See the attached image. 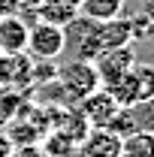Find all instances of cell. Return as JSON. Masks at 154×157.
<instances>
[{
  "label": "cell",
  "mask_w": 154,
  "mask_h": 157,
  "mask_svg": "<svg viewBox=\"0 0 154 157\" xmlns=\"http://www.w3.org/2000/svg\"><path fill=\"white\" fill-rule=\"evenodd\" d=\"M67 33V48L73 52V58L79 60H94L103 52V42H100V21H91L85 15H76L64 27Z\"/></svg>",
  "instance_id": "277c9868"
},
{
  "label": "cell",
  "mask_w": 154,
  "mask_h": 157,
  "mask_svg": "<svg viewBox=\"0 0 154 157\" xmlns=\"http://www.w3.org/2000/svg\"><path fill=\"white\" fill-rule=\"evenodd\" d=\"M133 63H136V48H133V42H130V45H118V48H103V52L94 58L97 76H100V88L115 85V82L124 76Z\"/></svg>",
  "instance_id": "5b68a950"
},
{
  "label": "cell",
  "mask_w": 154,
  "mask_h": 157,
  "mask_svg": "<svg viewBox=\"0 0 154 157\" xmlns=\"http://www.w3.org/2000/svg\"><path fill=\"white\" fill-rule=\"evenodd\" d=\"M79 157H121V136L109 127H91L76 145Z\"/></svg>",
  "instance_id": "52a82bcc"
},
{
  "label": "cell",
  "mask_w": 154,
  "mask_h": 157,
  "mask_svg": "<svg viewBox=\"0 0 154 157\" xmlns=\"http://www.w3.org/2000/svg\"><path fill=\"white\" fill-rule=\"evenodd\" d=\"M151 103H154V100H151Z\"/></svg>",
  "instance_id": "ffe728a7"
},
{
  "label": "cell",
  "mask_w": 154,
  "mask_h": 157,
  "mask_svg": "<svg viewBox=\"0 0 154 157\" xmlns=\"http://www.w3.org/2000/svg\"><path fill=\"white\" fill-rule=\"evenodd\" d=\"M121 157H154V133L151 130H133L121 139Z\"/></svg>",
  "instance_id": "30bf717a"
},
{
  "label": "cell",
  "mask_w": 154,
  "mask_h": 157,
  "mask_svg": "<svg viewBox=\"0 0 154 157\" xmlns=\"http://www.w3.org/2000/svg\"><path fill=\"white\" fill-rule=\"evenodd\" d=\"M12 148H15V145H12V142H9V136L0 130V157H9V154H12Z\"/></svg>",
  "instance_id": "e0dca14e"
},
{
  "label": "cell",
  "mask_w": 154,
  "mask_h": 157,
  "mask_svg": "<svg viewBox=\"0 0 154 157\" xmlns=\"http://www.w3.org/2000/svg\"><path fill=\"white\" fill-rule=\"evenodd\" d=\"M136 39L133 33V18H109V21H100V42L103 48H118V45H130Z\"/></svg>",
  "instance_id": "9c48e42d"
},
{
  "label": "cell",
  "mask_w": 154,
  "mask_h": 157,
  "mask_svg": "<svg viewBox=\"0 0 154 157\" xmlns=\"http://www.w3.org/2000/svg\"><path fill=\"white\" fill-rule=\"evenodd\" d=\"M9 157H48L42 151V145H15Z\"/></svg>",
  "instance_id": "9a60e30c"
},
{
  "label": "cell",
  "mask_w": 154,
  "mask_h": 157,
  "mask_svg": "<svg viewBox=\"0 0 154 157\" xmlns=\"http://www.w3.org/2000/svg\"><path fill=\"white\" fill-rule=\"evenodd\" d=\"M39 6H42V0H21V3H18V12H15V15H21L27 24H33V21H37Z\"/></svg>",
  "instance_id": "5bb4252c"
},
{
  "label": "cell",
  "mask_w": 154,
  "mask_h": 157,
  "mask_svg": "<svg viewBox=\"0 0 154 157\" xmlns=\"http://www.w3.org/2000/svg\"><path fill=\"white\" fill-rule=\"evenodd\" d=\"M151 133H154V118H151Z\"/></svg>",
  "instance_id": "d6986e66"
},
{
  "label": "cell",
  "mask_w": 154,
  "mask_h": 157,
  "mask_svg": "<svg viewBox=\"0 0 154 157\" xmlns=\"http://www.w3.org/2000/svg\"><path fill=\"white\" fill-rule=\"evenodd\" d=\"M67 52V33L58 24L48 21H33L27 24V45L24 55L30 60H58Z\"/></svg>",
  "instance_id": "3957f363"
},
{
  "label": "cell",
  "mask_w": 154,
  "mask_h": 157,
  "mask_svg": "<svg viewBox=\"0 0 154 157\" xmlns=\"http://www.w3.org/2000/svg\"><path fill=\"white\" fill-rule=\"evenodd\" d=\"M76 109L82 112V118L88 121V127H106L121 106L115 103V97H112L106 88H97L94 94H88V97L79 100Z\"/></svg>",
  "instance_id": "8992f818"
},
{
  "label": "cell",
  "mask_w": 154,
  "mask_h": 157,
  "mask_svg": "<svg viewBox=\"0 0 154 157\" xmlns=\"http://www.w3.org/2000/svg\"><path fill=\"white\" fill-rule=\"evenodd\" d=\"M21 0H0V15H15Z\"/></svg>",
  "instance_id": "2e32d148"
},
{
  "label": "cell",
  "mask_w": 154,
  "mask_h": 157,
  "mask_svg": "<svg viewBox=\"0 0 154 157\" xmlns=\"http://www.w3.org/2000/svg\"><path fill=\"white\" fill-rule=\"evenodd\" d=\"M27 45V21L21 15H0V55H21Z\"/></svg>",
  "instance_id": "ba28073f"
},
{
  "label": "cell",
  "mask_w": 154,
  "mask_h": 157,
  "mask_svg": "<svg viewBox=\"0 0 154 157\" xmlns=\"http://www.w3.org/2000/svg\"><path fill=\"white\" fill-rule=\"evenodd\" d=\"M79 15V9H70V6H58V3H42L37 12V21H48V24H58V27H67L70 21Z\"/></svg>",
  "instance_id": "7c38bea8"
},
{
  "label": "cell",
  "mask_w": 154,
  "mask_h": 157,
  "mask_svg": "<svg viewBox=\"0 0 154 157\" xmlns=\"http://www.w3.org/2000/svg\"><path fill=\"white\" fill-rule=\"evenodd\" d=\"M58 76V60H30V82L33 85H48Z\"/></svg>",
  "instance_id": "4fadbf2b"
},
{
  "label": "cell",
  "mask_w": 154,
  "mask_h": 157,
  "mask_svg": "<svg viewBox=\"0 0 154 157\" xmlns=\"http://www.w3.org/2000/svg\"><path fill=\"white\" fill-rule=\"evenodd\" d=\"M124 9V0H82L79 3V15L91 21H109V18H118Z\"/></svg>",
  "instance_id": "8fae6325"
},
{
  "label": "cell",
  "mask_w": 154,
  "mask_h": 157,
  "mask_svg": "<svg viewBox=\"0 0 154 157\" xmlns=\"http://www.w3.org/2000/svg\"><path fill=\"white\" fill-rule=\"evenodd\" d=\"M118 106H145L154 100V63L136 60L133 67L118 78L115 85L106 88Z\"/></svg>",
  "instance_id": "6da1fadb"
},
{
  "label": "cell",
  "mask_w": 154,
  "mask_h": 157,
  "mask_svg": "<svg viewBox=\"0 0 154 157\" xmlns=\"http://www.w3.org/2000/svg\"><path fill=\"white\" fill-rule=\"evenodd\" d=\"M42 3H58V6H70V9H79L82 0H42Z\"/></svg>",
  "instance_id": "ac0fdd59"
},
{
  "label": "cell",
  "mask_w": 154,
  "mask_h": 157,
  "mask_svg": "<svg viewBox=\"0 0 154 157\" xmlns=\"http://www.w3.org/2000/svg\"><path fill=\"white\" fill-rule=\"evenodd\" d=\"M55 82L60 85V91H64V97L79 103L82 97H88V94H94L97 88H100V76H97V67L94 60H67L64 67L58 63V76Z\"/></svg>",
  "instance_id": "7a4b0ae2"
}]
</instances>
